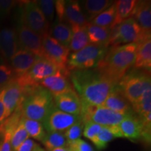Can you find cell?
I'll list each match as a JSON object with an SVG mask.
<instances>
[{
  "label": "cell",
  "mask_w": 151,
  "mask_h": 151,
  "mask_svg": "<svg viewBox=\"0 0 151 151\" xmlns=\"http://www.w3.org/2000/svg\"><path fill=\"white\" fill-rule=\"evenodd\" d=\"M49 35L57 41L61 43L62 46L69 48L71 36H72L71 28L69 24L65 22L55 21L51 29H50Z\"/></svg>",
  "instance_id": "obj_27"
},
{
  "label": "cell",
  "mask_w": 151,
  "mask_h": 151,
  "mask_svg": "<svg viewBox=\"0 0 151 151\" xmlns=\"http://www.w3.org/2000/svg\"><path fill=\"white\" fill-rule=\"evenodd\" d=\"M70 81L80 98L82 108L102 106L117 86L97 68L71 71Z\"/></svg>",
  "instance_id": "obj_1"
},
{
  "label": "cell",
  "mask_w": 151,
  "mask_h": 151,
  "mask_svg": "<svg viewBox=\"0 0 151 151\" xmlns=\"http://www.w3.org/2000/svg\"><path fill=\"white\" fill-rule=\"evenodd\" d=\"M45 18L49 24L53 21L55 18V1L52 0H40L36 1Z\"/></svg>",
  "instance_id": "obj_34"
},
{
  "label": "cell",
  "mask_w": 151,
  "mask_h": 151,
  "mask_svg": "<svg viewBox=\"0 0 151 151\" xmlns=\"http://www.w3.org/2000/svg\"><path fill=\"white\" fill-rule=\"evenodd\" d=\"M118 86L126 99L133 105L147 90L151 88L150 71L135 69L129 71L124 76Z\"/></svg>",
  "instance_id": "obj_4"
},
{
  "label": "cell",
  "mask_w": 151,
  "mask_h": 151,
  "mask_svg": "<svg viewBox=\"0 0 151 151\" xmlns=\"http://www.w3.org/2000/svg\"><path fill=\"white\" fill-rule=\"evenodd\" d=\"M39 57L27 50L18 49L9 62H11V67L16 75V76L24 74L27 72L34 65Z\"/></svg>",
  "instance_id": "obj_18"
},
{
  "label": "cell",
  "mask_w": 151,
  "mask_h": 151,
  "mask_svg": "<svg viewBox=\"0 0 151 151\" xmlns=\"http://www.w3.org/2000/svg\"><path fill=\"white\" fill-rule=\"evenodd\" d=\"M21 120V119H20ZM29 136L27 132L26 131L25 128L24 127L21 120L19 122L18 127L15 129L11 137V144L12 151H17L19 147L24 141H25L27 139H29Z\"/></svg>",
  "instance_id": "obj_33"
},
{
  "label": "cell",
  "mask_w": 151,
  "mask_h": 151,
  "mask_svg": "<svg viewBox=\"0 0 151 151\" xmlns=\"http://www.w3.org/2000/svg\"><path fill=\"white\" fill-rule=\"evenodd\" d=\"M0 141H1V135H0Z\"/></svg>",
  "instance_id": "obj_46"
},
{
  "label": "cell",
  "mask_w": 151,
  "mask_h": 151,
  "mask_svg": "<svg viewBox=\"0 0 151 151\" xmlns=\"http://www.w3.org/2000/svg\"><path fill=\"white\" fill-rule=\"evenodd\" d=\"M67 146L72 151H94L91 145L81 139L67 141Z\"/></svg>",
  "instance_id": "obj_38"
},
{
  "label": "cell",
  "mask_w": 151,
  "mask_h": 151,
  "mask_svg": "<svg viewBox=\"0 0 151 151\" xmlns=\"http://www.w3.org/2000/svg\"><path fill=\"white\" fill-rule=\"evenodd\" d=\"M54 101L55 106L59 110L69 114L81 116L82 104L75 90L54 97Z\"/></svg>",
  "instance_id": "obj_16"
},
{
  "label": "cell",
  "mask_w": 151,
  "mask_h": 151,
  "mask_svg": "<svg viewBox=\"0 0 151 151\" xmlns=\"http://www.w3.org/2000/svg\"><path fill=\"white\" fill-rule=\"evenodd\" d=\"M122 138L137 141L141 138V125L137 116L132 113L125 117L119 124Z\"/></svg>",
  "instance_id": "obj_21"
},
{
  "label": "cell",
  "mask_w": 151,
  "mask_h": 151,
  "mask_svg": "<svg viewBox=\"0 0 151 151\" xmlns=\"http://www.w3.org/2000/svg\"><path fill=\"white\" fill-rule=\"evenodd\" d=\"M20 20L42 39L50 34V24L47 22L36 1L24 4Z\"/></svg>",
  "instance_id": "obj_9"
},
{
  "label": "cell",
  "mask_w": 151,
  "mask_h": 151,
  "mask_svg": "<svg viewBox=\"0 0 151 151\" xmlns=\"http://www.w3.org/2000/svg\"><path fill=\"white\" fill-rule=\"evenodd\" d=\"M16 77L11 66L6 62H0V90L9 84Z\"/></svg>",
  "instance_id": "obj_35"
},
{
  "label": "cell",
  "mask_w": 151,
  "mask_h": 151,
  "mask_svg": "<svg viewBox=\"0 0 151 151\" xmlns=\"http://www.w3.org/2000/svg\"><path fill=\"white\" fill-rule=\"evenodd\" d=\"M116 138H122L119 125L111 127L102 126L93 143L98 150H101L106 148L108 143Z\"/></svg>",
  "instance_id": "obj_25"
},
{
  "label": "cell",
  "mask_w": 151,
  "mask_h": 151,
  "mask_svg": "<svg viewBox=\"0 0 151 151\" xmlns=\"http://www.w3.org/2000/svg\"><path fill=\"white\" fill-rule=\"evenodd\" d=\"M18 48L27 50L39 58H43V39L29 29L22 20H19L17 27Z\"/></svg>",
  "instance_id": "obj_11"
},
{
  "label": "cell",
  "mask_w": 151,
  "mask_h": 151,
  "mask_svg": "<svg viewBox=\"0 0 151 151\" xmlns=\"http://www.w3.org/2000/svg\"><path fill=\"white\" fill-rule=\"evenodd\" d=\"M60 69L50 60L39 58L27 72L15 77V80L22 89L35 88L41 81L55 74Z\"/></svg>",
  "instance_id": "obj_7"
},
{
  "label": "cell",
  "mask_w": 151,
  "mask_h": 151,
  "mask_svg": "<svg viewBox=\"0 0 151 151\" xmlns=\"http://www.w3.org/2000/svg\"><path fill=\"white\" fill-rule=\"evenodd\" d=\"M132 108L139 117H145L151 114V88L147 90L140 99L132 105Z\"/></svg>",
  "instance_id": "obj_32"
},
{
  "label": "cell",
  "mask_w": 151,
  "mask_h": 151,
  "mask_svg": "<svg viewBox=\"0 0 151 151\" xmlns=\"http://www.w3.org/2000/svg\"><path fill=\"white\" fill-rule=\"evenodd\" d=\"M138 1L137 0H119L116 1V16L112 27L120 24L124 20L133 16L136 6Z\"/></svg>",
  "instance_id": "obj_24"
},
{
  "label": "cell",
  "mask_w": 151,
  "mask_h": 151,
  "mask_svg": "<svg viewBox=\"0 0 151 151\" xmlns=\"http://www.w3.org/2000/svg\"><path fill=\"white\" fill-rule=\"evenodd\" d=\"M133 67L137 69L150 71L151 68V37L137 44L135 61Z\"/></svg>",
  "instance_id": "obj_22"
},
{
  "label": "cell",
  "mask_w": 151,
  "mask_h": 151,
  "mask_svg": "<svg viewBox=\"0 0 151 151\" xmlns=\"http://www.w3.org/2000/svg\"><path fill=\"white\" fill-rule=\"evenodd\" d=\"M86 28L90 43L109 48L108 43L111 32V28L99 27L90 22L87 24Z\"/></svg>",
  "instance_id": "obj_23"
},
{
  "label": "cell",
  "mask_w": 151,
  "mask_h": 151,
  "mask_svg": "<svg viewBox=\"0 0 151 151\" xmlns=\"http://www.w3.org/2000/svg\"><path fill=\"white\" fill-rule=\"evenodd\" d=\"M18 49L16 30L11 27L0 29V56L3 61H10Z\"/></svg>",
  "instance_id": "obj_15"
},
{
  "label": "cell",
  "mask_w": 151,
  "mask_h": 151,
  "mask_svg": "<svg viewBox=\"0 0 151 151\" xmlns=\"http://www.w3.org/2000/svg\"><path fill=\"white\" fill-rule=\"evenodd\" d=\"M101 127H102V126L95 123V122L92 121L86 122L84 123L83 134L85 137L91 141L92 143H94Z\"/></svg>",
  "instance_id": "obj_37"
},
{
  "label": "cell",
  "mask_w": 151,
  "mask_h": 151,
  "mask_svg": "<svg viewBox=\"0 0 151 151\" xmlns=\"http://www.w3.org/2000/svg\"><path fill=\"white\" fill-rule=\"evenodd\" d=\"M20 120L29 137L39 141H43L46 134V131L41 122L23 117H22Z\"/></svg>",
  "instance_id": "obj_28"
},
{
  "label": "cell",
  "mask_w": 151,
  "mask_h": 151,
  "mask_svg": "<svg viewBox=\"0 0 151 151\" xmlns=\"http://www.w3.org/2000/svg\"><path fill=\"white\" fill-rule=\"evenodd\" d=\"M151 36H146L132 17L111 29L108 46L113 47L129 43H139Z\"/></svg>",
  "instance_id": "obj_6"
},
{
  "label": "cell",
  "mask_w": 151,
  "mask_h": 151,
  "mask_svg": "<svg viewBox=\"0 0 151 151\" xmlns=\"http://www.w3.org/2000/svg\"><path fill=\"white\" fill-rule=\"evenodd\" d=\"M33 151H46V150H45L43 148H41L39 145H37V146L35 147V148L34 149Z\"/></svg>",
  "instance_id": "obj_44"
},
{
  "label": "cell",
  "mask_w": 151,
  "mask_h": 151,
  "mask_svg": "<svg viewBox=\"0 0 151 151\" xmlns=\"http://www.w3.org/2000/svg\"><path fill=\"white\" fill-rule=\"evenodd\" d=\"M18 1L13 0H0V18L7 16L15 8Z\"/></svg>",
  "instance_id": "obj_39"
},
{
  "label": "cell",
  "mask_w": 151,
  "mask_h": 151,
  "mask_svg": "<svg viewBox=\"0 0 151 151\" xmlns=\"http://www.w3.org/2000/svg\"><path fill=\"white\" fill-rule=\"evenodd\" d=\"M114 2L110 0H87L85 1L84 9L90 15L88 21L90 22L92 18L103 12Z\"/></svg>",
  "instance_id": "obj_31"
},
{
  "label": "cell",
  "mask_w": 151,
  "mask_h": 151,
  "mask_svg": "<svg viewBox=\"0 0 151 151\" xmlns=\"http://www.w3.org/2000/svg\"><path fill=\"white\" fill-rule=\"evenodd\" d=\"M67 142L64 133L61 132H46L44 139L41 141L43 146L48 151L67 146Z\"/></svg>",
  "instance_id": "obj_29"
},
{
  "label": "cell",
  "mask_w": 151,
  "mask_h": 151,
  "mask_svg": "<svg viewBox=\"0 0 151 151\" xmlns=\"http://www.w3.org/2000/svg\"><path fill=\"white\" fill-rule=\"evenodd\" d=\"M70 71L59 70L41 81L39 86L48 90L54 97L74 90L70 81Z\"/></svg>",
  "instance_id": "obj_13"
},
{
  "label": "cell",
  "mask_w": 151,
  "mask_h": 151,
  "mask_svg": "<svg viewBox=\"0 0 151 151\" xmlns=\"http://www.w3.org/2000/svg\"><path fill=\"white\" fill-rule=\"evenodd\" d=\"M72 36L69 49L72 52H77L90 43L86 26H71Z\"/></svg>",
  "instance_id": "obj_26"
},
{
  "label": "cell",
  "mask_w": 151,
  "mask_h": 151,
  "mask_svg": "<svg viewBox=\"0 0 151 151\" xmlns=\"http://www.w3.org/2000/svg\"><path fill=\"white\" fill-rule=\"evenodd\" d=\"M43 58L50 60L60 70L69 71L67 68V64L70 55V50L67 47L50 37V35L43 39Z\"/></svg>",
  "instance_id": "obj_10"
},
{
  "label": "cell",
  "mask_w": 151,
  "mask_h": 151,
  "mask_svg": "<svg viewBox=\"0 0 151 151\" xmlns=\"http://www.w3.org/2000/svg\"><path fill=\"white\" fill-rule=\"evenodd\" d=\"M37 145V143L32 139H27L22 143L21 146L19 147L17 151H33Z\"/></svg>",
  "instance_id": "obj_41"
},
{
  "label": "cell",
  "mask_w": 151,
  "mask_h": 151,
  "mask_svg": "<svg viewBox=\"0 0 151 151\" xmlns=\"http://www.w3.org/2000/svg\"><path fill=\"white\" fill-rule=\"evenodd\" d=\"M0 62H4L3 61V60H2V58H1V56H0Z\"/></svg>",
  "instance_id": "obj_45"
},
{
  "label": "cell",
  "mask_w": 151,
  "mask_h": 151,
  "mask_svg": "<svg viewBox=\"0 0 151 151\" xmlns=\"http://www.w3.org/2000/svg\"><path fill=\"white\" fill-rule=\"evenodd\" d=\"M116 6L115 1L111 6L92 18L89 22L99 27L111 28L116 16Z\"/></svg>",
  "instance_id": "obj_30"
},
{
  "label": "cell",
  "mask_w": 151,
  "mask_h": 151,
  "mask_svg": "<svg viewBox=\"0 0 151 151\" xmlns=\"http://www.w3.org/2000/svg\"><path fill=\"white\" fill-rule=\"evenodd\" d=\"M2 101L6 116L8 118L21 105L24 99V92L15 78L2 88Z\"/></svg>",
  "instance_id": "obj_14"
},
{
  "label": "cell",
  "mask_w": 151,
  "mask_h": 151,
  "mask_svg": "<svg viewBox=\"0 0 151 151\" xmlns=\"http://www.w3.org/2000/svg\"><path fill=\"white\" fill-rule=\"evenodd\" d=\"M2 94L3 91L2 89L0 90V124L4 121L6 118L5 113V109L4 106L3 101H2Z\"/></svg>",
  "instance_id": "obj_42"
},
{
  "label": "cell",
  "mask_w": 151,
  "mask_h": 151,
  "mask_svg": "<svg viewBox=\"0 0 151 151\" xmlns=\"http://www.w3.org/2000/svg\"><path fill=\"white\" fill-rule=\"evenodd\" d=\"M81 119V116L65 113L55 107L43 122V125L46 132H64Z\"/></svg>",
  "instance_id": "obj_12"
},
{
  "label": "cell",
  "mask_w": 151,
  "mask_h": 151,
  "mask_svg": "<svg viewBox=\"0 0 151 151\" xmlns=\"http://www.w3.org/2000/svg\"><path fill=\"white\" fill-rule=\"evenodd\" d=\"M130 113H121L113 111L103 106H92L82 108L81 118L83 122L92 121L104 127L118 126Z\"/></svg>",
  "instance_id": "obj_8"
},
{
  "label": "cell",
  "mask_w": 151,
  "mask_h": 151,
  "mask_svg": "<svg viewBox=\"0 0 151 151\" xmlns=\"http://www.w3.org/2000/svg\"><path fill=\"white\" fill-rule=\"evenodd\" d=\"M55 107L53 96L39 86L24 94L21 104L22 116L42 123Z\"/></svg>",
  "instance_id": "obj_3"
},
{
  "label": "cell",
  "mask_w": 151,
  "mask_h": 151,
  "mask_svg": "<svg viewBox=\"0 0 151 151\" xmlns=\"http://www.w3.org/2000/svg\"><path fill=\"white\" fill-rule=\"evenodd\" d=\"M132 18L134 19L145 35L151 36L150 1H138Z\"/></svg>",
  "instance_id": "obj_20"
},
{
  "label": "cell",
  "mask_w": 151,
  "mask_h": 151,
  "mask_svg": "<svg viewBox=\"0 0 151 151\" xmlns=\"http://www.w3.org/2000/svg\"><path fill=\"white\" fill-rule=\"evenodd\" d=\"M51 151H72L70 148H68L67 146H64V147H60V148H58Z\"/></svg>",
  "instance_id": "obj_43"
},
{
  "label": "cell",
  "mask_w": 151,
  "mask_h": 151,
  "mask_svg": "<svg viewBox=\"0 0 151 151\" xmlns=\"http://www.w3.org/2000/svg\"><path fill=\"white\" fill-rule=\"evenodd\" d=\"M65 22L71 26H87L88 19L77 1H66Z\"/></svg>",
  "instance_id": "obj_19"
},
{
  "label": "cell",
  "mask_w": 151,
  "mask_h": 151,
  "mask_svg": "<svg viewBox=\"0 0 151 151\" xmlns=\"http://www.w3.org/2000/svg\"><path fill=\"white\" fill-rule=\"evenodd\" d=\"M109 48L106 46L89 43L81 50L69 55L67 64V69L71 72L96 68L104 58Z\"/></svg>",
  "instance_id": "obj_5"
},
{
  "label": "cell",
  "mask_w": 151,
  "mask_h": 151,
  "mask_svg": "<svg viewBox=\"0 0 151 151\" xmlns=\"http://www.w3.org/2000/svg\"><path fill=\"white\" fill-rule=\"evenodd\" d=\"M66 1L64 0H57L55 1V10L57 14V21L65 22V9Z\"/></svg>",
  "instance_id": "obj_40"
},
{
  "label": "cell",
  "mask_w": 151,
  "mask_h": 151,
  "mask_svg": "<svg viewBox=\"0 0 151 151\" xmlns=\"http://www.w3.org/2000/svg\"><path fill=\"white\" fill-rule=\"evenodd\" d=\"M102 106L118 113H133L131 104L124 97L118 85H117L109 93Z\"/></svg>",
  "instance_id": "obj_17"
},
{
  "label": "cell",
  "mask_w": 151,
  "mask_h": 151,
  "mask_svg": "<svg viewBox=\"0 0 151 151\" xmlns=\"http://www.w3.org/2000/svg\"><path fill=\"white\" fill-rule=\"evenodd\" d=\"M137 43L109 47L104 58L96 67L105 76L118 85L135 61Z\"/></svg>",
  "instance_id": "obj_2"
},
{
  "label": "cell",
  "mask_w": 151,
  "mask_h": 151,
  "mask_svg": "<svg viewBox=\"0 0 151 151\" xmlns=\"http://www.w3.org/2000/svg\"><path fill=\"white\" fill-rule=\"evenodd\" d=\"M84 128V122L81 119L78 122H76L73 125L63 132L64 135L67 141H75L80 139L81 135L83 134Z\"/></svg>",
  "instance_id": "obj_36"
}]
</instances>
